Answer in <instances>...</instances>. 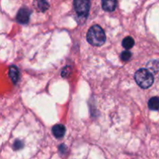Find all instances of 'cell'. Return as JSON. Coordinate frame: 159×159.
<instances>
[{
  "label": "cell",
  "mask_w": 159,
  "mask_h": 159,
  "mask_svg": "<svg viewBox=\"0 0 159 159\" xmlns=\"http://www.w3.org/2000/svg\"><path fill=\"white\" fill-rule=\"evenodd\" d=\"M87 40L94 46H101L105 42L106 37L103 29L98 25H94L89 29L87 34Z\"/></svg>",
  "instance_id": "6da1fadb"
},
{
  "label": "cell",
  "mask_w": 159,
  "mask_h": 159,
  "mask_svg": "<svg viewBox=\"0 0 159 159\" xmlns=\"http://www.w3.org/2000/svg\"><path fill=\"white\" fill-rule=\"evenodd\" d=\"M134 78L137 84L143 89L150 88L154 83V76L152 73L146 69H140L136 72Z\"/></svg>",
  "instance_id": "7a4b0ae2"
},
{
  "label": "cell",
  "mask_w": 159,
  "mask_h": 159,
  "mask_svg": "<svg viewBox=\"0 0 159 159\" xmlns=\"http://www.w3.org/2000/svg\"><path fill=\"white\" fill-rule=\"evenodd\" d=\"M73 7L78 16L81 17H86L89 13L91 1L90 0H73Z\"/></svg>",
  "instance_id": "3957f363"
},
{
  "label": "cell",
  "mask_w": 159,
  "mask_h": 159,
  "mask_svg": "<svg viewBox=\"0 0 159 159\" xmlns=\"http://www.w3.org/2000/svg\"><path fill=\"white\" fill-rule=\"evenodd\" d=\"M30 11L26 7L21 8L16 15V20L21 24H26L29 22L30 20Z\"/></svg>",
  "instance_id": "277c9868"
},
{
  "label": "cell",
  "mask_w": 159,
  "mask_h": 159,
  "mask_svg": "<svg viewBox=\"0 0 159 159\" xmlns=\"http://www.w3.org/2000/svg\"><path fill=\"white\" fill-rule=\"evenodd\" d=\"M102 8L107 12H112L116 10L117 6L116 0H102Z\"/></svg>",
  "instance_id": "5b68a950"
},
{
  "label": "cell",
  "mask_w": 159,
  "mask_h": 159,
  "mask_svg": "<svg viewBox=\"0 0 159 159\" xmlns=\"http://www.w3.org/2000/svg\"><path fill=\"white\" fill-rule=\"evenodd\" d=\"M34 5L37 10L41 12H45L49 7L47 0H34Z\"/></svg>",
  "instance_id": "8992f818"
},
{
  "label": "cell",
  "mask_w": 159,
  "mask_h": 159,
  "mask_svg": "<svg viewBox=\"0 0 159 159\" xmlns=\"http://www.w3.org/2000/svg\"><path fill=\"white\" fill-rule=\"evenodd\" d=\"M66 133V128L63 125L57 124L52 127V134L57 138H61Z\"/></svg>",
  "instance_id": "52a82bcc"
},
{
  "label": "cell",
  "mask_w": 159,
  "mask_h": 159,
  "mask_svg": "<svg viewBox=\"0 0 159 159\" xmlns=\"http://www.w3.org/2000/svg\"><path fill=\"white\" fill-rule=\"evenodd\" d=\"M19 70H18L17 67L15 66H12L10 68V76L11 78L12 81L14 84H16L19 80Z\"/></svg>",
  "instance_id": "ba28073f"
},
{
  "label": "cell",
  "mask_w": 159,
  "mask_h": 159,
  "mask_svg": "<svg viewBox=\"0 0 159 159\" xmlns=\"http://www.w3.org/2000/svg\"><path fill=\"white\" fill-rule=\"evenodd\" d=\"M148 107L151 110H158L159 109V98L153 97L148 102Z\"/></svg>",
  "instance_id": "9c48e42d"
},
{
  "label": "cell",
  "mask_w": 159,
  "mask_h": 159,
  "mask_svg": "<svg viewBox=\"0 0 159 159\" xmlns=\"http://www.w3.org/2000/svg\"><path fill=\"white\" fill-rule=\"evenodd\" d=\"M134 45V40L131 37H126L123 41V46L126 49H129Z\"/></svg>",
  "instance_id": "30bf717a"
},
{
  "label": "cell",
  "mask_w": 159,
  "mask_h": 159,
  "mask_svg": "<svg viewBox=\"0 0 159 159\" xmlns=\"http://www.w3.org/2000/svg\"><path fill=\"white\" fill-rule=\"evenodd\" d=\"M131 58V53L129 51L123 52L121 54V59L123 61H127Z\"/></svg>",
  "instance_id": "8fae6325"
},
{
  "label": "cell",
  "mask_w": 159,
  "mask_h": 159,
  "mask_svg": "<svg viewBox=\"0 0 159 159\" xmlns=\"http://www.w3.org/2000/svg\"><path fill=\"white\" fill-rule=\"evenodd\" d=\"M23 147V143L21 141H19V140H17V141L15 142L14 145H13V148H14V149H20L21 148Z\"/></svg>",
  "instance_id": "7c38bea8"
}]
</instances>
